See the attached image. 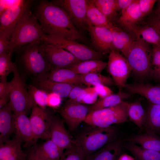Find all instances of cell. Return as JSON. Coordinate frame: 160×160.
Segmentation results:
<instances>
[{
    "mask_svg": "<svg viewBox=\"0 0 160 160\" xmlns=\"http://www.w3.org/2000/svg\"><path fill=\"white\" fill-rule=\"evenodd\" d=\"M34 14L45 34L76 41L85 40L65 11L51 1H40Z\"/></svg>",
    "mask_w": 160,
    "mask_h": 160,
    "instance_id": "6da1fadb",
    "label": "cell"
},
{
    "mask_svg": "<svg viewBox=\"0 0 160 160\" xmlns=\"http://www.w3.org/2000/svg\"><path fill=\"white\" fill-rule=\"evenodd\" d=\"M28 8L16 24L11 36L9 52L40 40L45 33L34 14Z\"/></svg>",
    "mask_w": 160,
    "mask_h": 160,
    "instance_id": "7a4b0ae2",
    "label": "cell"
},
{
    "mask_svg": "<svg viewBox=\"0 0 160 160\" xmlns=\"http://www.w3.org/2000/svg\"><path fill=\"white\" fill-rule=\"evenodd\" d=\"M40 40L24 45L16 51L19 66L35 79L45 76L51 70L40 51Z\"/></svg>",
    "mask_w": 160,
    "mask_h": 160,
    "instance_id": "3957f363",
    "label": "cell"
},
{
    "mask_svg": "<svg viewBox=\"0 0 160 160\" xmlns=\"http://www.w3.org/2000/svg\"><path fill=\"white\" fill-rule=\"evenodd\" d=\"M90 126L73 142L81 148L86 157L116 140L117 134L116 129L113 125L106 127Z\"/></svg>",
    "mask_w": 160,
    "mask_h": 160,
    "instance_id": "277c9868",
    "label": "cell"
},
{
    "mask_svg": "<svg viewBox=\"0 0 160 160\" xmlns=\"http://www.w3.org/2000/svg\"><path fill=\"white\" fill-rule=\"evenodd\" d=\"M129 104L123 101L112 107L90 112L84 121L90 126L100 127L127 122Z\"/></svg>",
    "mask_w": 160,
    "mask_h": 160,
    "instance_id": "5b68a950",
    "label": "cell"
},
{
    "mask_svg": "<svg viewBox=\"0 0 160 160\" xmlns=\"http://www.w3.org/2000/svg\"><path fill=\"white\" fill-rule=\"evenodd\" d=\"M148 44L137 37L126 57L132 71L141 76L151 74L152 49Z\"/></svg>",
    "mask_w": 160,
    "mask_h": 160,
    "instance_id": "8992f818",
    "label": "cell"
},
{
    "mask_svg": "<svg viewBox=\"0 0 160 160\" xmlns=\"http://www.w3.org/2000/svg\"><path fill=\"white\" fill-rule=\"evenodd\" d=\"M13 73L9 102L13 112L27 113L36 105L30 95L16 65Z\"/></svg>",
    "mask_w": 160,
    "mask_h": 160,
    "instance_id": "52a82bcc",
    "label": "cell"
},
{
    "mask_svg": "<svg viewBox=\"0 0 160 160\" xmlns=\"http://www.w3.org/2000/svg\"><path fill=\"white\" fill-rule=\"evenodd\" d=\"M40 40L67 50L81 61L100 60L103 57V54L101 53L76 41L46 34Z\"/></svg>",
    "mask_w": 160,
    "mask_h": 160,
    "instance_id": "ba28073f",
    "label": "cell"
},
{
    "mask_svg": "<svg viewBox=\"0 0 160 160\" xmlns=\"http://www.w3.org/2000/svg\"><path fill=\"white\" fill-rule=\"evenodd\" d=\"M39 47L51 70L70 68L81 62L67 50L41 40Z\"/></svg>",
    "mask_w": 160,
    "mask_h": 160,
    "instance_id": "9c48e42d",
    "label": "cell"
},
{
    "mask_svg": "<svg viewBox=\"0 0 160 160\" xmlns=\"http://www.w3.org/2000/svg\"><path fill=\"white\" fill-rule=\"evenodd\" d=\"M109 53L107 66L108 71L115 84L120 88L124 87L132 68L126 58L118 50L113 49Z\"/></svg>",
    "mask_w": 160,
    "mask_h": 160,
    "instance_id": "30bf717a",
    "label": "cell"
},
{
    "mask_svg": "<svg viewBox=\"0 0 160 160\" xmlns=\"http://www.w3.org/2000/svg\"><path fill=\"white\" fill-rule=\"evenodd\" d=\"M87 0H55L51 1L63 9L77 27L87 29L89 24L87 15Z\"/></svg>",
    "mask_w": 160,
    "mask_h": 160,
    "instance_id": "8fae6325",
    "label": "cell"
},
{
    "mask_svg": "<svg viewBox=\"0 0 160 160\" xmlns=\"http://www.w3.org/2000/svg\"><path fill=\"white\" fill-rule=\"evenodd\" d=\"M52 116L45 109L37 105L32 109L29 118L36 140L39 139L45 140L50 139V120Z\"/></svg>",
    "mask_w": 160,
    "mask_h": 160,
    "instance_id": "7c38bea8",
    "label": "cell"
},
{
    "mask_svg": "<svg viewBox=\"0 0 160 160\" xmlns=\"http://www.w3.org/2000/svg\"><path fill=\"white\" fill-rule=\"evenodd\" d=\"M90 111V106L67 101L60 111V113L71 130L75 129L84 121Z\"/></svg>",
    "mask_w": 160,
    "mask_h": 160,
    "instance_id": "4fadbf2b",
    "label": "cell"
},
{
    "mask_svg": "<svg viewBox=\"0 0 160 160\" xmlns=\"http://www.w3.org/2000/svg\"><path fill=\"white\" fill-rule=\"evenodd\" d=\"M87 30L89 32L92 44L97 51L103 55L115 49L112 33L109 29L89 24Z\"/></svg>",
    "mask_w": 160,
    "mask_h": 160,
    "instance_id": "5bb4252c",
    "label": "cell"
},
{
    "mask_svg": "<svg viewBox=\"0 0 160 160\" xmlns=\"http://www.w3.org/2000/svg\"><path fill=\"white\" fill-rule=\"evenodd\" d=\"M24 112L13 113L15 136L22 143L24 147H31L36 144L33 132L29 118Z\"/></svg>",
    "mask_w": 160,
    "mask_h": 160,
    "instance_id": "9a60e30c",
    "label": "cell"
},
{
    "mask_svg": "<svg viewBox=\"0 0 160 160\" xmlns=\"http://www.w3.org/2000/svg\"><path fill=\"white\" fill-rule=\"evenodd\" d=\"M33 1L21 0L17 4L7 9L0 16V32L13 28L27 9L31 7Z\"/></svg>",
    "mask_w": 160,
    "mask_h": 160,
    "instance_id": "2e32d148",
    "label": "cell"
},
{
    "mask_svg": "<svg viewBox=\"0 0 160 160\" xmlns=\"http://www.w3.org/2000/svg\"><path fill=\"white\" fill-rule=\"evenodd\" d=\"M50 139L62 149L66 150L73 145V140L65 129L63 121L58 117L52 116L50 120Z\"/></svg>",
    "mask_w": 160,
    "mask_h": 160,
    "instance_id": "e0dca14e",
    "label": "cell"
},
{
    "mask_svg": "<svg viewBox=\"0 0 160 160\" xmlns=\"http://www.w3.org/2000/svg\"><path fill=\"white\" fill-rule=\"evenodd\" d=\"M123 142L116 139L86 157L85 160H117L122 154Z\"/></svg>",
    "mask_w": 160,
    "mask_h": 160,
    "instance_id": "ac0fdd59",
    "label": "cell"
},
{
    "mask_svg": "<svg viewBox=\"0 0 160 160\" xmlns=\"http://www.w3.org/2000/svg\"><path fill=\"white\" fill-rule=\"evenodd\" d=\"M21 140L15 137L0 144V160H26L28 154L22 150Z\"/></svg>",
    "mask_w": 160,
    "mask_h": 160,
    "instance_id": "d6986e66",
    "label": "cell"
},
{
    "mask_svg": "<svg viewBox=\"0 0 160 160\" xmlns=\"http://www.w3.org/2000/svg\"><path fill=\"white\" fill-rule=\"evenodd\" d=\"M13 110L9 102L0 109V144L10 140L15 132Z\"/></svg>",
    "mask_w": 160,
    "mask_h": 160,
    "instance_id": "ffe728a7",
    "label": "cell"
},
{
    "mask_svg": "<svg viewBox=\"0 0 160 160\" xmlns=\"http://www.w3.org/2000/svg\"><path fill=\"white\" fill-rule=\"evenodd\" d=\"M34 85L48 93L56 94L62 98L68 97L72 89L77 85L55 81L44 76L35 79Z\"/></svg>",
    "mask_w": 160,
    "mask_h": 160,
    "instance_id": "44dd1931",
    "label": "cell"
},
{
    "mask_svg": "<svg viewBox=\"0 0 160 160\" xmlns=\"http://www.w3.org/2000/svg\"><path fill=\"white\" fill-rule=\"evenodd\" d=\"M121 12V15L118 20L119 23L134 33L137 27V24L143 18L138 0H135Z\"/></svg>",
    "mask_w": 160,
    "mask_h": 160,
    "instance_id": "7402d4cb",
    "label": "cell"
},
{
    "mask_svg": "<svg viewBox=\"0 0 160 160\" xmlns=\"http://www.w3.org/2000/svg\"><path fill=\"white\" fill-rule=\"evenodd\" d=\"M31 149L46 160H59L64 152L50 139L40 144H36Z\"/></svg>",
    "mask_w": 160,
    "mask_h": 160,
    "instance_id": "603a6c76",
    "label": "cell"
},
{
    "mask_svg": "<svg viewBox=\"0 0 160 160\" xmlns=\"http://www.w3.org/2000/svg\"><path fill=\"white\" fill-rule=\"evenodd\" d=\"M44 76L57 82L77 85L83 84L80 74L76 73L69 68L52 70Z\"/></svg>",
    "mask_w": 160,
    "mask_h": 160,
    "instance_id": "cb8c5ba5",
    "label": "cell"
},
{
    "mask_svg": "<svg viewBox=\"0 0 160 160\" xmlns=\"http://www.w3.org/2000/svg\"><path fill=\"white\" fill-rule=\"evenodd\" d=\"M129 140V142L139 144L143 148L160 152V137L154 133L147 131L135 135Z\"/></svg>",
    "mask_w": 160,
    "mask_h": 160,
    "instance_id": "d4e9b609",
    "label": "cell"
},
{
    "mask_svg": "<svg viewBox=\"0 0 160 160\" xmlns=\"http://www.w3.org/2000/svg\"><path fill=\"white\" fill-rule=\"evenodd\" d=\"M87 15L89 24L94 26L105 27L110 29L113 25L97 7L93 0H88Z\"/></svg>",
    "mask_w": 160,
    "mask_h": 160,
    "instance_id": "484cf974",
    "label": "cell"
},
{
    "mask_svg": "<svg viewBox=\"0 0 160 160\" xmlns=\"http://www.w3.org/2000/svg\"><path fill=\"white\" fill-rule=\"evenodd\" d=\"M130 94V93L125 92L120 89L117 94H113L97 100L95 103L90 106L89 112L117 105L124 101V99L129 97Z\"/></svg>",
    "mask_w": 160,
    "mask_h": 160,
    "instance_id": "4316f807",
    "label": "cell"
},
{
    "mask_svg": "<svg viewBox=\"0 0 160 160\" xmlns=\"http://www.w3.org/2000/svg\"><path fill=\"white\" fill-rule=\"evenodd\" d=\"M107 65V62L100 60L81 61L69 68L79 74L100 73Z\"/></svg>",
    "mask_w": 160,
    "mask_h": 160,
    "instance_id": "83f0119b",
    "label": "cell"
},
{
    "mask_svg": "<svg viewBox=\"0 0 160 160\" xmlns=\"http://www.w3.org/2000/svg\"><path fill=\"white\" fill-rule=\"evenodd\" d=\"M144 127L145 132L160 134V105L151 104L149 105Z\"/></svg>",
    "mask_w": 160,
    "mask_h": 160,
    "instance_id": "f1b7e54d",
    "label": "cell"
},
{
    "mask_svg": "<svg viewBox=\"0 0 160 160\" xmlns=\"http://www.w3.org/2000/svg\"><path fill=\"white\" fill-rule=\"evenodd\" d=\"M127 114L128 119L140 129H143L146 119V112L140 100L129 103Z\"/></svg>",
    "mask_w": 160,
    "mask_h": 160,
    "instance_id": "f546056e",
    "label": "cell"
},
{
    "mask_svg": "<svg viewBox=\"0 0 160 160\" xmlns=\"http://www.w3.org/2000/svg\"><path fill=\"white\" fill-rule=\"evenodd\" d=\"M124 147L133 155L135 160H160V152L144 149L129 142Z\"/></svg>",
    "mask_w": 160,
    "mask_h": 160,
    "instance_id": "4dcf8cb0",
    "label": "cell"
},
{
    "mask_svg": "<svg viewBox=\"0 0 160 160\" xmlns=\"http://www.w3.org/2000/svg\"><path fill=\"white\" fill-rule=\"evenodd\" d=\"M134 33L148 43L160 46V32L152 26H137Z\"/></svg>",
    "mask_w": 160,
    "mask_h": 160,
    "instance_id": "1f68e13d",
    "label": "cell"
},
{
    "mask_svg": "<svg viewBox=\"0 0 160 160\" xmlns=\"http://www.w3.org/2000/svg\"><path fill=\"white\" fill-rule=\"evenodd\" d=\"M83 84L94 87L100 85L106 86L115 84L112 78L101 74L100 73H91L84 74H80Z\"/></svg>",
    "mask_w": 160,
    "mask_h": 160,
    "instance_id": "d6a6232c",
    "label": "cell"
},
{
    "mask_svg": "<svg viewBox=\"0 0 160 160\" xmlns=\"http://www.w3.org/2000/svg\"><path fill=\"white\" fill-rule=\"evenodd\" d=\"M100 11L112 23L117 11L116 0H93Z\"/></svg>",
    "mask_w": 160,
    "mask_h": 160,
    "instance_id": "836d02e7",
    "label": "cell"
},
{
    "mask_svg": "<svg viewBox=\"0 0 160 160\" xmlns=\"http://www.w3.org/2000/svg\"><path fill=\"white\" fill-rule=\"evenodd\" d=\"M27 88L28 92L35 104L39 107L45 109L49 93L33 85H29Z\"/></svg>",
    "mask_w": 160,
    "mask_h": 160,
    "instance_id": "e575fe53",
    "label": "cell"
},
{
    "mask_svg": "<svg viewBox=\"0 0 160 160\" xmlns=\"http://www.w3.org/2000/svg\"><path fill=\"white\" fill-rule=\"evenodd\" d=\"M10 52L0 55V80L7 79V76L13 73L16 66L11 60Z\"/></svg>",
    "mask_w": 160,
    "mask_h": 160,
    "instance_id": "d590c367",
    "label": "cell"
},
{
    "mask_svg": "<svg viewBox=\"0 0 160 160\" xmlns=\"http://www.w3.org/2000/svg\"><path fill=\"white\" fill-rule=\"evenodd\" d=\"M85 157L81 148L73 144L71 148L66 150L59 160H85Z\"/></svg>",
    "mask_w": 160,
    "mask_h": 160,
    "instance_id": "8d00e7d4",
    "label": "cell"
},
{
    "mask_svg": "<svg viewBox=\"0 0 160 160\" xmlns=\"http://www.w3.org/2000/svg\"><path fill=\"white\" fill-rule=\"evenodd\" d=\"M119 28L113 25L109 29L112 33L113 44L115 49L120 51L126 58L128 52L120 35Z\"/></svg>",
    "mask_w": 160,
    "mask_h": 160,
    "instance_id": "74e56055",
    "label": "cell"
},
{
    "mask_svg": "<svg viewBox=\"0 0 160 160\" xmlns=\"http://www.w3.org/2000/svg\"><path fill=\"white\" fill-rule=\"evenodd\" d=\"M14 29H6L0 32V55L9 53V41Z\"/></svg>",
    "mask_w": 160,
    "mask_h": 160,
    "instance_id": "f35d334b",
    "label": "cell"
},
{
    "mask_svg": "<svg viewBox=\"0 0 160 160\" xmlns=\"http://www.w3.org/2000/svg\"><path fill=\"white\" fill-rule=\"evenodd\" d=\"M160 65V46L153 45L152 49V70L153 76Z\"/></svg>",
    "mask_w": 160,
    "mask_h": 160,
    "instance_id": "ab89813d",
    "label": "cell"
},
{
    "mask_svg": "<svg viewBox=\"0 0 160 160\" xmlns=\"http://www.w3.org/2000/svg\"><path fill=\"white\" fill-rule=\"evenodd\" d=\"M157 1L156 0H138L143 17L151 12L155 4Z\"/></svg>",
    "mask_w": 160,
    "mask_h": 160,
    "instance_id": "60d3db41",
    "label": "cell"
},
{
    "mask_svg": "<svg viewBox=\"0 0 160 160\" xmlns=\"http://www.w3.org/2000/svg\"><path fill=\"white\" fill-rule=\"evenodd\" d=\"M62 101V98L58 95L53 93H49L47 106L53 108H57L60 106Z\"/></svg>",
    "mask_w": 160,
    "mask_h": 160,
    "instance_id": "b9f144b4",
    "label": "cell"
},
{
    "mask_svg": "<svg viewBox=\"0 0 160 160\" xmlns=\"http://www.w3.org/2000/svg\"><path fill=\"white\" fill-rule=\"evenodd\" d=\"M93 87L95 92L100 99L105 98L113 94L112 91L107 86L100 85Z\"/></svg>",
    "mask_w": 160,
    "mask_h": 160,
    "instance_id": "7bdbcfd3",
    "label": "cell"
},
{
    "mask_svg": "<svg viewBox=\"0 0 160 160\" xmlns=\"http://www.w3.org/2000/svg\"><path fill=\"white\" fill-rule=\"evenodd\" d=\"M12 86L11 81H8L7 79L0 80V97L9 94Z\"/></svg>",
    "mask_w": 160,
    "mask_h": 160,
    "instance_id": "ee69618b",
    "label": "cell"
},
{
    "mask_svg": "<svg viewBox=\"0 0 160 160\" xmlns=\"http://www.w3.org/2000/svg\"><path fill=\"white\" fill-rule=\"evenodd\" d=\"M98 96L94 89L87 94L82 101L81 104L93 105L97 101Z\"/></svg>",
    "mask_w": 160,
    "mask_h": 160,
    "instance_id": "f6af8a7d",
    "label": "cell"
},
{
    "mask_svg": "<svg viewBox=\"0 0 160 160\" xmlns=\"http://www.w3.org/2000/svg\"><path fill=\"white\" fill-rule=\"evenodd\" d=\"M135 0H116L117 11L126 9L133 3Z\"/></svg>",
    "mask_w": 160,
    "mask_h": 160,
    "instance_id": "bcb514c9",
    "label": "cell"
},
{
    "mask_svg": "<svg viewBox=\"0 0 160 160\" xmlns=\"http://www.w3.org/2000/svg\"><path fill=\"white\" fill-rule=\"evenodd\" d=\"M84 88L78 85L74 87L70 92L68 96L69 100H73L77 98Z\"/></svg>",
    "mask_w": 160,
    "mask_h": 160,
    "instance_id": "7dc6e473",
    "label": "cell"
},
{
    "mask_svg": "<svg viewBox=\"0 0 160 160\" xmlns=\"http://www.w3.org/2000/svg\"><path fill=\"white\" fill-rule=\"evenodd\" d=\"M94 89V87H88L84 88L79 97L76 99L73 100H69L73 103H81V102L89 92Z\"/></svg>",
    "mask_w": 160,
    "mask_h": 160,
    "instance_id": "c3c4849f",
    "label": "cell"
},
{
    "mask_svg": "<svg viewBox=\"0 0 160 160\" xmlns=\"http://www.w3.org/2000/svg\"><path fill=\"white\" fill-rule=\"evenodd\" d=\"M26 160H46L41 157L31 149Z\"/></svg>",
    "mask_w": 160,
    "mask_h": 160,
    "instance_id": "681fc988",
    "label": "cell"
},
{
    "mask_svg": "<svg viewBox=\"0 0 160 160\" xmlns=\"http://www.w3.org/2000/svg\"><path fill=\"white\" fill-rule=\"evenodd\" d=\"M157 7L155 10L153 15L150 17L152 19L157 20H160V0H158Z\"/></svg>",
    "mask_w": 160,
    "mask_h": 160,
    "instance_id": "f907efd6",
    "label": "cell"
},
{
    "mask_svg": "<svg viewBox=\"0 0 160 160\" xmlns=\"http://www.w3.org/2000/svg\"><path fill=\"white\" fill-rule=\"evenodd\" d=\"M148 25L155 28L160 32V20H155L150 18L148 22Z\"/></svg>",
    "mask_w": 160,
    "mask_h": 160,
    "instance_id": "816d5d0a",
    "label": "cell"
},
{
    "mask_svg": "<svg viewBox=\"0 0 160 160\" xmlns=\"http://www.w3.org/2000/svg\"><path fill=\"white\" fill-rule=\"evenodd\" d=\"M9 94L0 97V109L9 103L8 102L9 101Z\"/></svg>",
    "mask_w": 160,
    "mask_h": 160,
    "instance_id": "f5cc1de1",
    "label": "cell"
},
{
    "mask_svg": "<svg viewBox=\"0 0 160 160\" xmlns=\"http://www.w3.org/2000/svg\"><path fill=\"white\" fill-rule=\"evenodd\" d=\"M117 160H135V159L131 156L124 153L121 154Z\"/></svg>",
    "mask_w": 160,
    "mask_h": 160,
    "instance_id": "db71d44e",
    "label": "cell"
},
{
    "mask_svg": "<svg viewBox=\"0 0 160 160\" xmlns=\"http://www.w3.org/2000/svg\"><path fill=\"white\" fill-rule=\"evenodd\" d=\"M153 76L156 79L160 81V65Z\"/></svg>",
    "mask_w": 160,
    "mask_h": 160,
    "instance_id": "11a10c76",
    "label": "cell"
}]
</instances>
